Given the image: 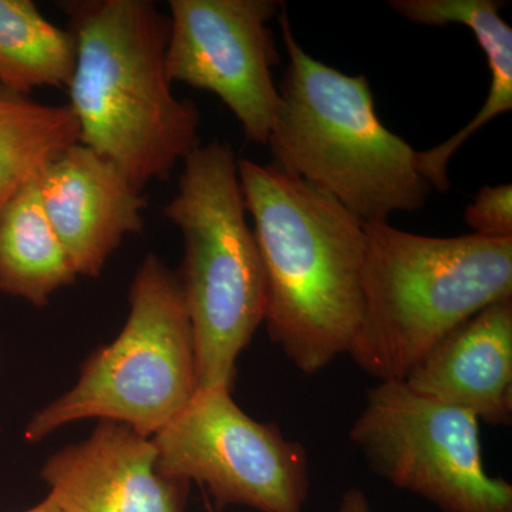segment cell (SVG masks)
Here are the masks:
<instances>
[{"mask_svg": "<svg viewBox=\"0 0 512 512\" xmlns=\"http://www.w3.org/2000/svg\"><path fill=\"white\" fill-rule=\"evenodd\" d=\"M265 276L269 338L316 375L348 355L363 318L365 222L275 164L238 163Z\"/></svg>", "mask_w": 512, "mask_h": 512, "instance_id": "cell-1", "label": "cell"}, {"mask_svg": "<svg viewBox=\"0 0 512 512\" xmlns=\"http://www.w3.org/2000/svg\"><path fill=\"white\" fill-rule=\"evenodd\" d=\"M76 40L70 109L80 144L143 191L200 146L198 107L178 99L165 69L170 19L150 0L57 3Z\"/></svg>", "mask_w": 512, "mask_h": 512, "instance_id": "cell-2", "label": "cell"}, {"mask_svg": "<svg viewBox=\"0 0 512 512\" xmlns=\"http://www.w3.org/2000/svg\"><path fill=\"white\" fill-rule=\"evenodd\" d=\"M279 22L289 64L268 140L275 165L363 222L423 208L431 187L417 168V151L377 117L366 76H349L309 56L285 9Z\"/></svg>", "mask_w": 512, "mask_h": 512, "instance_id": "cell-3", "label": "cell"}, {"mask_svg": "<svg viewBox=\"0 0 512 512\" xmlns=\"http://www.w3.org/2000/svg\"><path fill=\"white\" fill-rule=\"evenodd\" d=\"M363 318L348 355L379 382L404 380L451 330L512 298V238H436L365 222Z\"/></svg>", "mask_w": 512, "mask_h": 512, "instance_id": "cell-4", "label": "cell"}, {"mask_svg": "<svg viewBox=\"0 0 512 512\" xmlns=\"http://www.w3.org/2000/svg\"><path fill=\"white\" fill-rule=\"evenodd\" d=\"M164 215L180 229L177 272L194 342L197 390H234L238 357L265 319V276L234 150L200 144L183 161Z\"/></svg>", "mask_w": 512, "mask_h": 512, "instance_id": "cell-5", "label": "cell"}, {"mask_svg": "<svg viewBox=\"0 0 512 512\" xmlns=\"http://www.w3.org/2000/svg\"><path fill=\"white\" fill-rule=\"evenodd\" d=\"M128 303L119 336L93 350L72 389L26 424L28 443L90 419L126 424L151 439L190 402L197 392L194 342L177 272L148 254L128 289Z\"/></svg>", "mask_w": 512, "mask_h": 512, "instance_id": "cell-6", "label": "cell"}, {"mask_svg": "<svg viewBox=\"0 0 512 512\" xmlns=\"http://www.w3.org/2000/svg\"><path fill=\"white\" fill-rule=\"evenodd\" d=\"M349 437L377 476L443 512H512V485L485 470L477 417L403 380L367 390Z\"/></svg>", "mask_w": 512, "mask_h": 512, "instance_id": "cell-7", "label": "cell"}, {"mask_svg": "<svg viewBox=\"0 0 512 512\" xmlns=\"http://www.w3.org/2000/svg\"><path fill=\"white\" fill-rule=\"evenodd\" d=\"M165 477L204 485L218 507L303 512L309 495L305 447L275 424L248 416L227 387L198 389L151 437Z\"/></svg>", "mask_w": 512, "mask_h": 512, "instance_id": "cell-8", "label": "cell"}, {"mask_svg": "<svg viewBox=\"0 0 512 512\" xmlns=\"http://www.w3.org/2000/svg\"><path fill=\"white\" fill-rule=\"evenodd\" d=\"M276 0H171L168 79L215 94L245 137L268 146L281 107L272 69L279 62L268 23Z\"/></svg>", "mask_w": 512, "mask_h": 512, "instance_id": "cell-9", "label": "cell"}, {"mask_svg": "<svg viewBox=\"0 0 512 512\" xmlns=\"http://www.w3.org/2000/svg\"><path fill=\"white\" fill-rule=\"evenodd\" d=\"M40 476L60 512H183L188 485L161 473L150 437L109 420L47 458Z\"/></svg>", "mask_w": 512, "mask_h": 512, "instance_id": "cell-10", "label": "cell"}, {"mask_svg": "<svg viewBox=\"0 0 512 512\" xmlns=\"http://www.w3.org/2000/svg\"><path fill=\"white\" fill-rule=\"evenodd\" d=\"M40 197L77 276L97 278L128 235L144 228L146 198L106 157L76 144L43 171Z\"/></svg>", "mask_w": 512, "mask_h": 512, "instance_id": "cell-11", "label": "cell"}, {"mask_svg": "<svg viewBox=\"0 0 512 512\" xmlns=\"http://www.w3.org/2000/svg\"><path fill=\"white\" fill-rule=\"evenodd\" d=\"M403 382L490 426H511L512 298L491 303L451 330Z\"/></svg>", "mask_w": 512, "mask_h": 512, "instance_id": "cell-12", "label": "cell"}, {"mask_svg": "<svg viewBox=\"0 0 512 512\" xmlns=\"http://www.w3.org/2000/svg\"><path fill=\"white\" fill-rule=\"evenodd\" d=\"M403 18L429 26L463 25L476 36L491 72L490 93L476 117L429 151H417V168L431 188H450L447 168L458 148L481 127L512 109V29L494 0H393Z\"/></svg>", "mask_w": 512, "mask_h": 512, "instance_id": "cell-13", "label": "cell"}, {"mask_svg": "<svg viewBox=\"0 0 512 512\" xmlns=\"http://www.w3.org/2000/svg\"><path fill=\"white\" fill-rule=\"evenodd\" d=\"M39 178L20 188L0 211V292L36 308L49 305L77 279L43 208Z\"/></svg>", "mask_w": 512, "mask_h": 512, "instance_id": "cell-14", "label": "cell"}, {"mask_svg": "<svg viewBox=\"0 0 512 512\" xmlns=\"http://www.w3.org/2000/svg\"><path fill=\"white\" fill-rule=\"evenodd\" d=\"M79 143V124L69 104L39 103L0 84V211Z\"/></svg>", "mask_w": 512, "mask_h": 512, "instance_id": "cell-15", "label": "cell"}, {"mask_svg": "<svg viewBox=\"0 0 512 512\" xmlns=\"http://www.w3.org/2000/svg\"><path fill=\"white\" fill-rule=\"evenodd\" d=\"M76 40L30 0H0V84L15 92L69 86Z\"/></svg>", "mask_w": 512, "mask_h": 512, "instance_id": "cell-16", "label": "cell"}, {"mask_svg": "<svg viewBox=\"0 0 512 512\" xmlns=\"http://www.w3.org/2000/svg\"><path fill=\"white\" fill-rule=\"evenodd\" d=\"M464 220L478 237L512 238L511 184L481 188L466 208Z\"/></svg>", "mask_w": 512, "mask_h": 512, "instance_id": "cell-17", "label": "cell"}, {"mask_svg": "<svg viewBox=\"0 0 512 512\" xmlns=\"http://www.w3.org/2000/svg\"><path fill=\"white\" fill-rule=\"evenodd\" d=\"M338 512H375L367 500L365 491L360 488H349L340 498Z\"/></svg>", "mask_w": 512, "mask_h": 512, "instance_id": "cell-18", "label": "cell"}, {"mask_svg": "<svg viewBox=\"0 0 512 512\" xmlns=\"http://www.w3.org/2000/svg\"><path fill=\"white\" fill-rule=\"evenodd\" d=\"M23 512H60L59 508H57V505L55 501H53V498L50 497V495H47L45 500L42 501V503H39L35 505V507L30 508L28 511Z\"/></svg>", "mask_w": 512, "mask_h": 512, "instance_id": "cell-19", "label": "cell"}]
</instances>
